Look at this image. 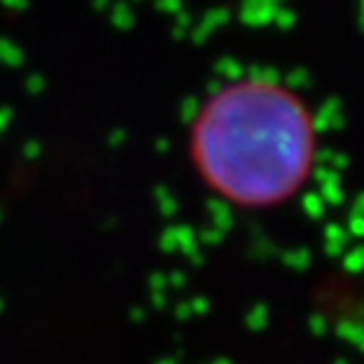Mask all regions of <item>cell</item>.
Returning a JSON list of instances; mask_svg holds the SVG:
<instances>
[{"label":"cell","instance_id":"6da1fadb","mask_svg":"<svg viewBox=\"0 0 364 364\" xmlns=\"http://www.w3.org/2000/svg\"><path fill=\"white\" fill-rule=\"evenodd\" d=\"M188 157L198 180L230 208H281L301 195L316 170V117L279 79L225 81L195 109Z\"/></svg>","mask_w":364,"mask_h":364}]
</instances>
